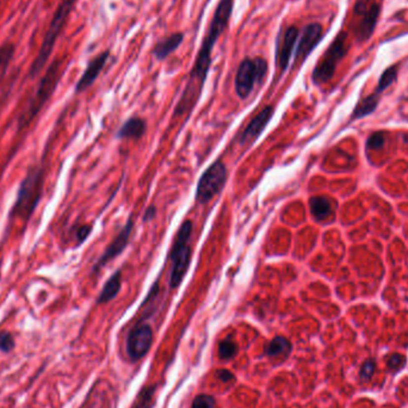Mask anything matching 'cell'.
<instances>
[{"mask_svg": "<svg viewBox=\"0 0 408 408\" xmlns=\"http://www.w3.org/2000/svg\"><path fill=\"white\" fill-rule=\"evenodd\" d=\"M397 76V67L396 66H391L389 68H387L385 71L382 73L380 80H378V85L376 87V93H382L385 88H388L389 86L393 84V82L396 80Z\"/></svg>", "mask_w": 408, "mask_h": 408, "instance_id": "cell-23", "label": "cell"}, {"mask_svg": "<svg viewBox=\"0 0 408 408\" xmlns=\"http://www.w3.org/2000/svg\"><path fill=\"white\" fill-rule=\"evenodd\" d=\"M324 29L323 25L319 23H309L299 33L297 44L295 48L294 65L302 63L311 55L312 52L317 48L323 40Z\"/></svg>", "mask_w": 408, "mask_h": 408, "instance_id": "cell-10", "label": "cell"}, {"mask_svg": "<svg viewBox=\"0 0 408 408\" xmlns=\"http://www.w3.org/2000/svg\"><path fill=\"white\" fill-rule=\"evenodd\" d=\"M63 74V59H56L50 63L47 72L38 81L34 94L29 98L28 103L18 116V130H23L34 122V120L42 111L47 101L52 98Z\"/></svg>", "mask_w": 408, "mask_h": 408, "instance_id": "cell-3", "label": "cell"}, {"mask_svg": "<svg viewBox=\"0 0 408 408\" xmlns=\"http://www.w3.org/2000/svg\"><path fill=\"white\" fill-rule=\"evenodd\" d=\"M238 353V345L231 339H226L220 343L219 345V356L221 359L228 361Z\"/></svg>", "mask_w": 408, "mask_h": 408, "instance_id": "cell-24", "label": "cell"}, {"mask_svg": "<svg viewBox=\"0 0 408 408\" xmlns=\"http://www.w3.org/2000/svg\"><path fill=\"white\" fill-rule=\"evenodd\" d=\"M384 145V136L382 133H375L372 134L370 138L366 141V147L371 149H378L383 147Z\"/></svg>", "mask_w": 408, "mask_h": 408, "instance_id": "cell-30", "label": "cell"}, {"mask_svg": "<svg viewBox=\"0 0 408 408\" xmlns=\"http://www.w3.org/2000/svg\"><path fill=\"white\" fill-rule=\"evenodd\" d=\"M273 113H275V109L270 105H267L260 113H258L245 128L241 135V142H251L259 138L260 134L264 132V129L266 128V126L272 119Z\"/></svg>", "mask_w": 408, "mask_h": 408, "instance_id": "cell-15", "label": "cell"}, {"mask_svg": "<svg viewBox=\"0 0 408 408\" xmlns=\"http://www.w3.org/2000/svg\"><path fill=\"white\" fill-rule=\"evenodd\" d=\"M75 3L76 0H62L57 6L52 21L49 23V27H48L47 33L44 35L40 50H38L37 55L35 57L33 63H31L30 69H29L28 75L30 79L36 78L46 67L48 60L52 55L54 47H55L57 38L62 33L63 27H65L66 22L68 21L69 16H71L73 9H74Z\"/></svg>", "mask_w": 408, "mask_h": 408, "instance_id": "cell-4", "label": "cell"}, {"mask_svg": "<svg viewBox=\"0 0 408 408\" xmlns=\"http://www.w3.org/2000/svg\"><path fill=\"white\" fill-rule=\"evenodd\" d=\"M155 214H157V210H155L154 206H151L146 212L145 216H143V221H151V220L154 219Z\"/></svg>", "mask_w": 408, "mask_h": 408, "instance_id": "cell-32", "label": "cell"}, {"mask_svg": "<svg viewBox=\"0 0 408 408\" xmlns=\"http://www.w3.org/2000/svg\"><path fill=\"white\" fill-rule=\"evenodd\" d=\"M133 227H134L133 219L129 218V220L126 223V226L122 228V231L117 234V237L115 238L113 241H111V244L109 245V246L105 248L104 253L101 254L99 259L97 260V263L94 264L93 269H92V272L93 273L99 272V271L103 269V267L107 265L109 261L113 260L114 258H116L117 256H120V254L122 253L124 250H126V247L128 246V244H129V238H130V235H132Z\"/></svg>", "mask_w": 408, "mask_h": 408, "instance_id": "cell-12", "label": "cell"}, {"mask_svg": "<svg viewBox=\"0 0 408 408\" xmlns=\"http://www.w3.org/2000/svg\"><path fill=\"white\" fill-rule=\"evenodd\" d=\"M349 52L347 46L346 33H340L337 35L334 41L330 44L327 50L323 55V59L319 61L312 74V80L315 85H321L330 81L336 73L338 63L343 60V57Z\"/></svg>", "mask_w": 408, "mask_h": 408, "instance_id": "cell-7", "label": "cell"}, {"mask_svg": "<svg viewBox=\"0 0 408 408\" xmlns=\"http://www.w3.org/2000/svg\"><path fill=\"white\" fill-rule=\"evenodd\" d=\"M16 347V340L15 337L12 336L11 332L8 331H3L0 332V352L3 353H10L15 350Z\"/></svg>", "mask_w": 408, "mask_h": 408, "instance_id": "cell-25", "label": "cell"}, {"mask_svg": "<svg viewBox=\"0 0 408 408\" xmlns=\"http://www.w3.org/2000/svg\"><path fill=\"white\" fill-rule=\"evenodd\" d=\"M234 2L233 0H220L210 22L206 36L197 53L195 63L190 72L189 81L185 86L179 103L176 108V114L180 115L196 103L208 76L212 66V53L218 43L219 38L227 29L231 21Z\"/></svg>", "mask_w": 408, "mask_h": 408, "instance_id": "cell-1", "label": "cell"}, {"mask_svg": "<svg viewBox=\"0 0 408 408\" xmlns=\"http://www.w3.org/2000/svg\"><path fill=\"white\" fill-rule=\"evenodd\" d=\"M191 408H216V401L210 395L200 394L192 401Z\"/></svg>", "mask_w": 408, "mask_h": 408, "instance_id": "cell-26", "label": "cell"}, {"mask_svg": "<svg viewBox=\"0 0 408 408\" xmlns=\"http://www.w3.org/2000/svg\"><path fill=\"white\" fill-rule=\"evenodd\" d=\"M309 208H311L312 215L318 221H323V220L327 219L332 213V204L326 197L323 196L312 197L309 199Z\"/></svg>", "mask_w": 408, "mask_h": 408, "instance_id": "cell-19", "label": "cell"}, {"mask_svg": "<svg viewBox=\"0 0 408 408\" xmlns=\"http://www.w3.org/2000/svg\"><path fill=\"white\" fill-rule=\"evenodd\" d=\"M16 53V46L11 41H6L0 46V84H2L6 73L9 71V67L14 60Z\"/></svg>", "mask_w": 408, "mask_h": 408, "instance_id": "cell-20", "label": "cell"}, {"mask_svg": "<svg viewBox=\"0 0 408 408\" xmlns=\"http://www.w3.org/2000/svg\"><path fill=\"white\" fill-rule=\"evenodd\" d=\"M378 93L370 94L368 97H365L364 99H362L359 101L358 105L356 107L355 111L352 114V119H362V117L366 116V115H370L371 113H374L376 108L378 105Z\"/></svg>", "mask_w": 408, "mask_h": 408, "instance_id": "cell-21", "label": "cell"}, {"mask_svg": "<svg viewBox=\"0 0 408 408\" xmlns=\"http://www.w3.org/2000/svg\"><path fill=\"white\" fill-rule=\"evenodd\" d=\"M109 57L110 50H104L103 53L98 54L97 56L93 57V59L87 63V67H86L84 73H82L80 79H79L75 85L76 93H81V92L86 91L88 87H91V86L93 85V82L97 80V78L104 69Z\"/></svg>", "mask_w": 408, "mask_h": 408, "instance_id": "cell-14", "label": "cell"}, {"mask_svg": "<svg viewBox=\"0 0 408 408\" xmlns=\"http://www.w3.org/2000/svg\"><path fill=\"white\" fill-rule=\"evenodd\" d=\"M290 351H291V343L284 337L273 338L265 349L266 355L270 357L289 355Z\"/></svg>", "mask_w": 408, "mask_h": 408, "instance_id": "cell-22", "label": "cell"}, {"mask_svg": "<svg viewBox=\"0 0 408 408\" xmlns=\"http://www.w3.org/2000/svg\"><path fill=\"white\" fill-rule=\"evenodd\" d=\"M91 231H92V227H91L90 225H81V226H79V227L75 229V233H74V237H75L76 244L81 245L82 242H84V241L86 240V239L90 237Z\"/></svg>", "mask_w": 408, "mask_h": 408, "instance_id": "cell-29", "label": "cell"}, {"mask_svg": "<svg viewBox=\"0 0 408 408\" xmlns=\"http://www.w3.org/2000/svg\"><path fill=\"white\" fill-rule=\"evenodd\" d=\"M227 180V168L221 160L213 162L199 178L196 190V200L200 204L208 203L225 186Z\"/></svg>", "mask_w": 408, "mask_h": 408, "instance_id": "cell-8", "label": "cell"}, {"mask_svg": "<svg viewBox=\"0 0 408 408\" xmlns=\"http://www.w3.org/2000/svg\"><path fill=\"white\" fill-rule=\"evenodd\" d=\"M185 40L183 33H173L161 40L160 42L155 44L153 48V56L158 60V61H162V60L167 59L172 53H174L181 46V43Z\"/></svg>", "mask_w": 408, "mask_h": 408, "instance_id": "cell-16", "label": "cell"}, {"mask_svg": "<svg viewBox=\"0 0 408 408\" xmlns=\"http://www.w3.org/2000/svg\"><path fill=\"white\" fill-rule=\"evenodd\" d=\"M121 286H122V272L120 270H117L104 284L99 296H98L97 303L104 304L110 302L111 299H114L119 295Z\"/></svg>", "mask_w": 408, "mask_h": 408, "instance_id": "cell-17", "label": "cell"}, {"mask_svg": "<svg viewBox=\"0 0 408 408\" xmlns=\"http://www.w3.org/2000/svg\"><path fill=\"white\" fill-rule=\"evenodd\" d=\"M153 343V330L148 324H138L129 332L127 351L133 361H138L147 355Z\"/></svg>", "mask_w": 408, "mask_h": 408, "instance_id": "cell-11", "label": "cell"}, {"mask_svg": "<svg viewBox=\"0 0 408 408\" xmlns=\"http://www.w3.org/2000/svg\"><path fill=\"white\" fill-rule=\"evenodd\" d=\"M356 14H359L362 16L361 22H359L358 27H357V40L359 42H364L368 41L370 36L374 33L376 23H377V18L380 16V6L377 4H372L365 9L364 3L361 2V5H356Z\"/></svg>", "mask_w": 408, "mask_h": 408, "instance_id": "cell-13", "label": "cell"}, {"mask_svg": "<svg viewBox=\"0 0 408 408\" xmlns=\"http://www.w3.org/2000/svg\"><path fill=\"white\" fill-rule=\"evenodd\" d=\"M269 65L264 57H245L238 67L235 74V92L240 99H246L253 91L254 86L260 85L267 74Z\"/></svg>", "mask_w": 408, "mask_h": 408, "instance_id": "cell-6", "label": "cell"}, {"mask_svg": "<svg viewBox=\"0 0 408 408\" xmlns=\"http://www.w3.org/2000/svg\"><path fill=\"white\" fill-rule=\"evenodd\" d=\"M375 368H376V364H375L374 359H366V361L364 362V364L362 365L361 374H359L362 380L365 382L371 380L372 375H374V372H375Z\"/></svg>", "mask_w": 408, "mask_h": 408, "instance_id": "cell-27", "label": "cell"}, {"mask_svg": "<svg viewBox=\"0 0 408 408\" xmlns=\"http://www.w3.org/2000/svg\"><path fill=\"white\" fill-rule=\"evenodd\" d=\"M298 36L299 30L295 25H290L285 30H279L276 42V65L280 73H284L289 68Z\"/></svg>", "mask_w": 408, "mask_h": 408, "instance_id": "cell-9", "label": "cell"}, {"mask_svg": "<svg viewBox=\"0 0 408 408\" xmlns=\"http://www.w3.org/2000/svg\"><path fill=\"white\" fill-rule=\"evenodd\" d=\"M216 377L222 382H229L234 378V375H233L229 370H226V369H220V370H218V372H216Z\"/></svg>", "mask_w": 408, "mask_h": 408, "instance_id": "cell-31", "label": "cell"}, {"mask_svg": "<svg viewBox=\"0 0 408 408\" xmlns=\"http://www.w3.org/2000/svg\"><path fill=\"white\" fill-rule=\"evenodd\" d=\"M146 133V122L138 117H132L121 127L117 133V138L120 139H139Z\"/></svg>", "mask_w": 408, "mask_h": 408, "instance_id": "cell-18", "label": "cell"}, {"mask_svg": "<svg viewBox=\"0 0 408 408\" xmlns=\"http://www.w3.org/2000/svg\"><path fill=\"white\" fill-rule=\"evenodd\" d=\"M0 278H2V276H0Z\"/></svg>", "mask_w": 408, "mask_h": 408, "instance_id": "cell-33", "label": "cell"}, {"mask_svg": "<svg viewBox=\"0 0 408 408\" xmlns=\"http://www.w3.org/2000/svg\"><path fill=\"white\" fill-rule=\"evenodd\" d=\"M388 368L390 369L391 371H397L400 370L401 368H403L404 364H406V358L402 355H399V353H395V355H391L390 358L388 359Z\"/></svg>", "mask_w": 408, "mask_h": 408, "instance_id": "cell-28", "label": "cell"}, {"mask_svg": "<svg viewBox=\"0 0 408 408\" xmlns=\"http://www.w3.org/2000/svg\"><path fill=\"white\" fill-rule=\"evenodd\" d=\"M44 180L46 174L43 166L35 164L28 168L23 180L19 184L17 197L10 212V219L29 222L42 198Z\"/></svg>", "mask_w": 408, "mask_h": 408, "instance_id": "cell-2", "label": "cell"}, {"mask_svg": "<svg viewBox=\"0 0 408 408\" xmlns=\"http://www.w3.org/2000/svg\"><path fill=\"white\" fill-rule=\"evenodd\" d=\"M192 234V222L190 220L184 221L180 228L178 229L177 237L174 239L173 247L171 250V288H177L180 285L181 280L185 277L190 266L191 260V247L190 238Z\"/></svg>", "mask_w": 408, "mask_h": 408, "instance_id": "cell-5", "label": "cell"}]
</instances>
